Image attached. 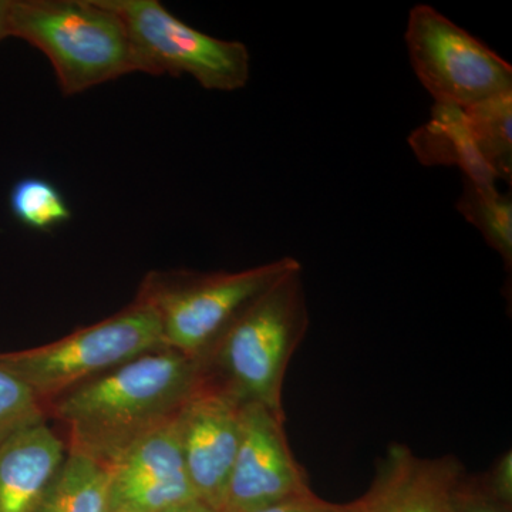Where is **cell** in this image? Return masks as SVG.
Instances as JSON below:
<instances>
[{
	"label": "cell",
	"instance_id": "9",
	"mask_svg": "<svg viewBox=\"0 0 512 512\" xmlns=\"http://www.w3.org/2000/svg\"><path fill=\"white\" fill-rule=\"evenodd\" d=\"M244 406L204 386L178 414L181 450L198 500L222 512L237 457Z\"/></svg>",
	"mask_w": 512,
	"mask_h": 512
},
{
	"label": "cell",
	"instance_id": "19",
	"mask_svg": "<svg viewBox=\"0 0 512 512\" xmlns=\"http://www.w3.org/2000/svg\"><path fill=\"white\" fill-rule=\"evenodd\" d=\"M453 512H511L485 490L481 477L461 478L454 494Z\"/></svg>",
	"mask_w": 512,
	"mask_h": 512
},
{
	"label": "cell",
	"instance_id": "16",
	"mask_svg": "<svg viewBox=\"0 0 512 512\" xmlns=\"http://www.w3.org/2000/svg\"><path fill=\"white\" fill-rule=\"evenodd\" d=\"M9 208L20 225L37 232L55 231L73 218L63 192L42 177H25L13 185Z\"/></svg>",
	"mask_w": 512,
	"mask_h": 512
},
{
	"label": "cell",
	"instance_id": "6",
	"mask_svg": "<svg viewBox=\"0 0 512 512\" xmlns=\"http://www.w3.org/2000/svg\"><path fill=\"white\" fill-rule=\"evenodd\" d=\"M123 20L136 72L190 76L205 90L235 92L251 76L248 47L207 35L174 16L158 0H106Z\"/></svg>",
	"mask_w": 512,
	"mask_h": 512
},
{
	"label": "cell",
	"instance_id": "14",
	"mask_svg": "<svg viewBox=\"0 0 512 512\" xmlns=\"http://www.w3.org/2000/svg\"><path fill=\"white\" fill-rule=\"evenodd\" d=\"M109 487V468L67 448L35 512H110Z\"/></svg>",
	"mask_w": 512,
	"mask_h": 512
},
{
	"label": "cell",
	"instance_id": "23",
	"mask_svg": "<svg viewBox=\"0 0 512 512\" xmlns=\"http://www.w3.org/2000/svg\"><path fill=\"white\" fill-rule=\"evenodd\" d=\"M161 512H220L211 508L210 505L202 503L200 500L188 501V503L175 505Z\"/></svg>",
	"mask_w": 512,
	"mask_h": 512
},
{
	"label": "cell",
	"instance_id": "12",
	"mask_svg": "<svg viewBox=\"0 0 512 512\" xmlns=\"http://www.w3.org/2000/svg\"><path fill=\"white\" fill-rule=\"evenodd\" d=\"M66 444L46 421L0 446V512H35L66 457Z\"/></svg>",
	"mask_w": 512,
	"mask_h": 512
},
{
	"label": "cell",
	"instance_id": "10",
	"mask_svg": "<svg viewBox=\"0 0 512 512\" xmlns=\"http://www.w3.org/2000/svg\"><path fill=\"white\" fill-rule=\"evenodd\" d=\"M177 417L109 468L110 512H161L198 500L185 467Z\"/></svg>",
	"mask_w": 512,
	"mask_h": 512
},
{
	"label": "cell",
	"instance_id": "22",
	"mask_svg": "<svg viewBox=\"0 0 512 512\" xmlns=\"http://www.w3.org/2000/svg\"><path fill=\"white\" fill-rule=\"evenodd\" d=\"M10 8L12 0H0V42L10 37Z\"/></svg>",
	"mask_w": 512,
	"mask_h": 512
},
{
	"label": "cell",
	"instance_id": "11",
	"mask_svg": "<svg viewBox=\"0 0 512 512\" xmlns=\"http://www.w3.org/2000/svg\"><path fill=\"white\" fill-rule=\"evenodd\" d=\"M463 464L454 456L423 458L392 444L372 487L359 498L360 512H453Z\"/></svg>",
	"mask_w": 512,
	"mask_h": 512
},
{
	"label": "cell",
	"instance_id": "3",
	"mask_svg": "<svg viewBox=\"0 0 512 512\" xmlns=\"http://www.w3.org/2000/svg\"><path fill=\"white\" fill-rule=\"evenodd\" d=\"M10 37L49 59L64 97L137 73L126 25L106 0H12Z\"/></svg>",
	"mask_w": 512,
	"mask_h": 512
},
{
	"label": "cell",
	"instance_id": "17",
	"mask_svg": "<svg viewBox=\"0 0 512 512\" xmlns=\"http://www.w3.org/2000/svg\"><path fill=\"white\" fill-rule=\"evenodd\" d=\"M460 214L476 225L491 248L503 258L505 268L512 265L511 195L498 190L483 191L464 180V190L457 204Z\"/></svg>",
	"mask_w": 512,
	"mask_h": 512
},
{
	"label": "cell",
	"instance_id": "20",
	"mask_svg": "<svg viewBox=\"0 0 512 512\" xmlns=\"http://www.w3.org/2000/svg\"><path fill=\"white\" fill-rule=\"evenodd\" d=\"M252 512H360V501H352L348 504L330 503L323 500L315 493L301 495V497L291 498V500L282 501V503L269 505Z\"/></svg>",
	"mask_w": 512,
	"mask_h": 512
},
{
	"label": "cell",
	"instance_id": "4",
	"mask_svg": "<svg viewBox=\"0 0 512 512\" xmlns=\"http://www.w3.org/2000/svg\"><path fill=\"white\" fill-rule=\"evenodd\" d=\"M164 348L157 309L137 293L123 311L57 342L0 353V367L28 384L45 406L80 384Z\"/></svg>",
	"mask_w": 512,
	"mask_h": 512
},
{
	"label": "cell",
	"instance_id": "2",
	"mask_svg": "<svg viewBox=\"0 0 512 512\" xmlns=\"http://www.w3.org/2000/svg\"><path fill=\"white\" fill-rule=\"evenodd\" d=\"M308 326L301 265L248 306L201 357L204 384L242 406L285 414L286 369Z\"/></svg>",
	"mask_w": 512,
	"mask_h": 512
},
{
	"label": "cell",
	"instance_id": "13",
	"mask_svg": "<svg viewBox=\"0 0 512 512\" xmlns=\"http://www.w3.org/2000/svg\"><path fill=\"white\" fill-rule=\"evenodd\" d=\"M410 144L424 164L458 165L468 183L483 191L497 190V177L481 157L463 109L436 104L433 119L413 134Z\"/></svg>",
	"mask_w": 512,
	"mask_h": 512
},
{
	"label": "cell",
	"instance_id": "21",
	"mask_svg": "<svg viewBox=\"0 0 512 512\" xmlns=\"http://www.w3.org/2000/svg\"><path fill=\"white\" fill-rule=\"evenodd\" d=\"M485 490L495 500L511 508L512 505V453L504 451L494 461L491 470L481 477Z\"/></svg>",
	"mask_w": 512,
	"mask_h": 512
},
{
	"label": "cell",
	"instance_id": "18",
	"mask_svg": "<svg viewBox=\"0 0 512 512\" xmlns=\"http://www.w3.org/2000/svg\"><path fill=\"white\" fill-rule=\"evenodd\" d=\"M45 421V406L28 384L0 367V446L20 431Z\"/></svg>",
	"mask_w": 512,
	"mask_h": 512
},
{
	"label": "cell",
	"instance_id": "1",
	"mask_svg": "<svg viewBox=\"0 0 512 512\" xmlns=\"http://www.w3.org/2000/svg\"><path fill=\"white\" fill-rule=\"evenodd\" d=\"M204 386L202 362L171 348L138 356L45 404L69 450L116 464L147 434L174 420Z\"/></svg>",
	"mask_w": 512,
	"mask_h": 512
},
{
	"label": "cell",
	"instance_id": "5",
	"mask_svg": "<svg viewBox=\"0 0 512 512\" xmlns=\"http://www.w3.org/2000/svg\"><path fill=\"white\" fill-rule=\"evenodd\" d=\"M301 266L285 256L238 272H150L138 295L157 309L165 346L201 359L248 306Z\"/></svg>",
	"mask_w": 512,
	"mask_h": 512
},
{
	"label": "cell",
	"instance_id": "7",
	"mask_svg": "<svg viewBox=\"0 0 512 512\" xmlns=\"http://www.w3.org/2000/svg\"><path fill=\"white\" fill-rule=\"evenodd\" d=\"M414 73L436 104L468 109L512 93V67L439 10L414 6L407 22Z\"/></svg>",
	"mask_w": 512,
	"mask_h": 512
},
{
	"label": "cell",
	"instance_id": "8",
	"mask_svg": "<svg viewBox=\"0 0 512 512\" xmlns=\"http://www.w3.org/2000/svg\"><path fill=\"white\" fill-rule=\"evenodd\" d=\"M284 423L285 414L245 404L222 512H252L312 493L305 468L293 456Z\"/></svg>",
	"mask_w": 512,
	"mask_h": 512
},
{
	"label": "cell",
	"instance_id": "15",
	"mask_svg": "<svg viewBox=\"0 0 512 512\" xmlns=\"http://www.w3.org/2000/svg\"><path fill=\"white\" fill-rule=\"evenodd\" d=\"M468 130L495 177L511 183L512 93L464 109Z\"/></svg>",
	"mask_w": 512,
	"mask_h": 512
}]
</instances>
